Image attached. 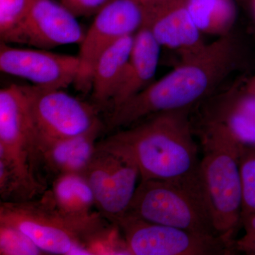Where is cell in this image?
Masks as SVG:
<instances>
[{"label": "cell", "mask_w": 255, "mask_h": 255, "mask_svg": "<svg viewBox=\"0 0 255 255\" xmlns=\"http://www.w3.org/2000/svg\"><path fill=\"white\" fill-rule=\"evenodd\" d=\"M239 60V50L231 33L206 44L196 54L182 59L178 66L111 110L109 130H121L150 116L183 110L209 98L227 78Z\"/></svg>", "instance_id": "6da1fadb"}, {"label": "cell", "mask_w": 255, "mask_h": 255, "mask_svg": "<svg viewBox=\"0 0 255 255\" xmlns=\"http://www.w3.org/2000/svg\"><path fill=\"white\" fill-rule=\"evenodd\" d=\"M191 110L150 116L105 140L134 161L140 180L178 181L199 175Z\"/></svg>", "instance_id": "7a4b0ae2"}, {"label": "cell", "mask_w": 255, "mask_h": 255, "mask_svg": "<svg viewBox=\"0 0 255 255\" xmlns=\"http://www.w3.org/2000/svg\"><path fill=\"white\" fill-rule=\"evenodd\" d=\"M0 223L17 228L45 254L64 255H70L78 246L90 251L96 241L113 226L99 211L87 216L67 214L44 192L38 199L1 201Z\"/></svg>", "instance_id": "3957f363"}, {"label": "cell", "mask_w": 255, "mask_h": 255, "mask_svg": "<svg viewBox=\"0 0 255 255\" xmlns=\"http://www.w3.org/2000/svg\"><path fill=\"white\" fill-rule=\"evenodd\" d=\"M194 130L202 147L199 174L215 227L220 236L234 241L243 210L239 161L243 147L216 124L199 122Z\"/></svg>", "instance_id": "277c9868"}, {"label": "cell", "mask_w": 255, "mask_h": 255, "mask_svg": "<svg viewBox=\"0 0 255 255\" xmlns=\"http://www.w3.org/2000/svg\"><path fill=\"white\" fill-rule=\"evenodd\" d=\"M125 215L199 234L220 236L200 174L178 181L140 180Z\"/></svg>", "instance_id": "5b68a950"}, {"label": "cell", "mask_w": 255, "mask_h": 255, "mask_svg": "<svg viewBox=\"0 0 255 255\" xmlns=\"http://www.w3.org/2000/svg\"><path fill=\"white\" fill-rule=\"evenodd\" d=\"M0 159L12 169L24 200L46 190L37 169L36 132L22 85L0 90Z\"/></svg>", "instance_id": "8992f818"}, {"label": "cell", "mask_w": 255, "mask_h": 255, "mask_svg": "<svg viewBox=\"0 0 255 255\" xmlns=\"http://www.w3.org/2000/svg\"><path fill=\"white\" fill-rule=\"evenodd\" d=\"M116 226L131 255H232L236 242L124 215Z\"/></svg>", "instance_id": "52a82bcc"}, {"label": "cell", "mask_w": 255, "mask_h": 255, "mask_svg": "<svg viewBox=\"0 0 255 255\" xmlns=\"http://www.w3.org/2000/svg\"><path fill=\"white\" fill-rule=\"evenodd\" d=\"M83 174L93 191L96 209L117 224L127 212L138 185L136 164L123 151L104 140L98 142Z\"/></svg>", "instance_id": "ba28073f"}, {"label": "cell", "mask_w": 255, "mask_h": 255, "mask_svg": "<svg viewBox=\"0 0 255 255\" xmlns=\"http://www.w3.org/2000/svg\"><path fill=\"white\" fill-rule=\"evenodd\" d=\"M147 4L140 0H111L95 14L80 43L75 89L91 92L94 68L100 55L124 37L134 35L145 21Z\"/></svg>", "instance_id": "9c48e42d"}, {"label": "cell", "mask_w": 255, "mask_h": 255, "mask_svg": "<svg viewBox=\"0 0 255 255\" xmlns=\"http://www.w3.org/2000/svg\"><path fill=\"white\" fill-rule=\"evenodd\" d=\"M36 136L61 139L77 136L102 122L98 108L69 95L63 89L24 85Z\"/></svg>", "instance_id": "30bf717a"}, {"label": "cell", "mask_w": 255, "mask_h": 255, "mask_svg": "<svg viewBox=\"0 0 255 255\" xmlns=\"http://www.w3.org/2000/svg\"><path fill=\"white\" fill-rule=\"evenodd\" d=\"M78 55L59 54L46 49L14 48L0 43V70L24 79L34 86L65 89L73 85L79 70Z\"/></svg>", "instance_id": "8fae6325"}, {"label": "cell", "mask_w": 255, "mask_h": 255, "mask_svg": "<svg viewBox=\"0 0 255 255\" xmlns=\"http://www.w3.org/2000/svg\"><path fill=\"white\" fill-rule=\"evenodd\" d=\"M146 4L144 25L161 48L175 50L182 60L205 47L202 33L193 21L184 0H152Z\"/></svg>", "instance_id": "7c38bea8"}, {"label": "cell", "mask_w": 255, "mask_h": 255, "mask_svg": "<svg viewBox=\"0 0 255 255\" xmlns=\"http://www.w3.org/2000/svg\"><path fill=\"white\" fill-rule=\"evenodd\" d=\"M29 11L20 44L42 49L82 43L85 33L78 16L54 0H30Z\"/></svg>", "instance_id": "4fadbf2b"}, {"label": "cell", "mask_w": 255, "mask_h": 255, "mask_svg": "<svg viewBox=\"0 0 255 255\" xmlns=\"http://www.w3.org/2000/svg\"><path fill=\"white\" fill-rule=\"evenodd\" d=\"M104 128L101 122L77 136L61 139L36 136V162L40 177L43 170L53 180L63 174H83L93 157Z\"/></svg>", "instance_id": "5bb4252c"}, {"label": "cell", "mask_w": 255, "mask_h": 255, "mask_svg": "<svg viewBox=\"0 0 255 255\" xmlns=\"http://www.w3.org/2000/svg\"><path fill=\"white\" fill-rule=\"evenodd\" d=\"M161 46L145 25L134 36L131 53L123 78L111 103L122 105L152 83L158 66Z\"/></svg>", "instance_id": "9a60e30c"}, {"label": "cell", "mask_w": 255, "mask_h": 255, "mask_svg": "<svg viewBox=\"0 0 255 255\" xmlns=\"http://www.w3.org/2000/svg\"><path fill=\"white\" fill-rule=\"evenodd\" d=\"M134 35L121 38L100 55L94 68L92 97L100 110L111 105L123 78L132 48Z\"/></svg>", "instance_id": "2e32d148"}, {"label": "cell", "mask_w": 255, "mask_h": 255, "mask_svg": "<svg viewBox=\"0 0 255 255\" xmlns=\"http://www.w3.org/2000/svg\"><path fill=\"white\" fill-rule=\"evenodd\" d=\"M199 122L219 126L242 147H255V117L240 107L233 89L209 101Z\"/></svg>", "instance_id": "e0dca14e"}, {"label": "cell", "mask_w": 255, "mask_h": 255, "mask_svg": "<svg viewBox=\"0 0 255 255\" xmlns=\"http://www.w3.org/2000/svg\"><path fill=\"white\" fill-rule=\"evenodd\" d=\"M44 194L58 209L76 216L93 214L95 198L83 174L67 173L55 177Z\"/></svg>", "instance_id": "ac0fdd59"}, {"label": "cell", "mask_w": 255, "mask_h": 255, "mask_svg": "<svg viewBox=\"0 0 255 255\" xmlns=\"http://www.w3.org/2000/svg\"><path fill=\"white\" fill-rule=\"evenodd\" d=\"M196 26L202 33L226 36L236 20L233 0H184Z\"/></svg>", "instance_id": "d6986e66"}, {"label": "cell", "mask_w": 255, "mask_h": 255, "mask_svg": "<svg viewBox=\"0 0 255 255\" xmlns=\"http://www.w3.org/2000/svg\"><path fill=\"white\" fill-rule=\"evenodd\" d=\"M30 0H0V38L1 42L21 43Z\"/></svg>", "instance_id": "ffe728a7"}, {"label": "cell", "mask_w": 255, "mask_h": 255, "mask_svg": "<svg viewBox=\"0 0 255 255\" xmlns=\"http://www.w3.org/2000/svg\"><path fill=\"white\" fill-rule=\"evenodd\" d=\"M45 253L17 228L0 223V255H39Z\"/></svg>", "instance_id": "44dd1931"}, {"label": "cell", "mask_w": 255, "mask_h": 255, "mask_svg": "<svg viewBox=\"0 0 255 255\" xmlns=\"http://www.w3.org/2000/svg\"><path fill=\"white\" fill-rule=\"evenodd\" d=\"M243 210L242 214L255 211V147H243L240 155Z\"/></svg>", "instance_id": "7402d4cb"}, {"label": "cell", "mask_w": 255, "mask_h": 255, "mask_svg": "<svg viewBox=\"0 0 255 255\" xmlns=\"http://www.w3.org/2000/svg\"><path fill=\"white\" fill-rule=\"evenodd\" d=\"M110 1L111 0H83L79 9L78 16L95 15Z\"/></svg>", "instance_id": "603a6c76"}, {"label": "cell", "mask_w": 255, "mask_h": 255, "mask_svg": "<svg viewBox=\"0 0 255 255\" xmlns=\"http://www.w3.org/2000/svg\"><path fill=\"white\" fill-rule=\"evenodd\" d=\"M241 224L246 228V236H255V211L242 214Z\"/></svg>", "instance_id": "cb8c5ba5"}, {"label": "cell", "mask_w": 255, "mask_h": 255, "mask_svg": "<svg viewBox=\"0 0 255 255\" xmlns=\"http://www.w3.org/2000/svg\"><path fill=\"white\" fill-rule=\"evenodd\" d=\"M236 248L240 251L255 254V236H245L241 241L236 242Z\"/></svg>", "instance_id": "d4e9b609"}, {"label": "cell", "mask_w": 255, "mask_h": 255, "mask_svg": "<svg viewBox=\"0 0 255 255\" xmlns=\"http://www.w3.org/2000/svg\"><path fill=\"white\" fill-rule=\"evenodd\" d=\"M83 0H60V2L78 16L79 9Z\"/></svg>", "instance_id": "484cf974"}, {"label": "cell", "mask_w": 255, "mask_h": 255, "mask_svg": "<svg viewBox=\"0 0 255 255\" xmlns=\"http://www.w3.org/2000/svg\"><path fill=\"white\" fill-rule=\"evenodd\" d=\"M246 88L248 92H251V93L255 94V87L252 86V85L248 83L247 84Z\"/></svg>", "instance_id": "4316f807"}, {"label": "cell", "mask_w": 255, "mask_h": 255, "mask_svg": "<svg viewBox=\"0 0 255 255\" xmlns=\"http://www.w3.org/2000/svg\"><path fill=\"white\" fill-rule=\"evenodd\" d=\"M248 83L249 84V85H252V86L255 87V76L253 79H251Z\"/></svg>", "instance_id": "83f0119b"}, {"label": "cell", "mask_w": 255, "mask_h": 255, "mask_svg": "<svg viewBox=\"0 0 255 255\" xmlns=\"http://www.w3.org/2000/svg\"><path fill=\"white\" fill-rule=\"evenodd\" d=\"M140 1H143V2L147 3L150 2V1H152V0H140Z\"/></svg>", "instance_id": "f1b7e54d"}, {"label": "cell", "mask_w": 255, "mask_h": 255, "mask_svg": "<svg viewBox=\"0 0 255 255\" xmlns=\"http://www.w3.org/2000/svg\"><path fill=\"white\" fill-rule=\"evenodd\" d=\"M253 4H254V9H255V0H253Z\"/></svg>", "instance_id": "f546056e"}]
</instances>
